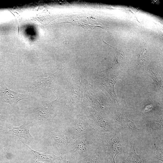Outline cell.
Listing matches in <instances>:
<instances>
[{"label": "cell", "mask_w": 163, "mask_h": 163, "mask_svg": "<svg viewBox=\"0 0 163 163\" xmlns=\"http://www.w3.org/2000/svg\"><path fill=\"white\" fill-rule=\"evenodd\" d=\"M71 129L76 139L78 137L94 130L88 120L82 116H80L78 118L73 128Z\"/></svg>", "instance_id": "12"}, {"label": "cell", "mask_w": 163, "mask_h": 163, "mask_svg": "<svg viewBox=\"0 0 163 163\" xmlns=\"http://www.w3.org/2000/svg\"><path fill=\"white\" fill-rule=\"evenodd\" d=\"M120 78L117 76H113L110 77L109 79H107V78H104L102 79V83L104 84V85L106 86L105 88L106 90L109 92L110 94L112 95L118 103L117 98L115 92L114 91V87L117 81L120 79Z\"/></svg>", "instance_id": "16"}, {"label": "cell", "mask_w": 163, "mask_h": 163, "mask_svg": "<svg viewBox=\"0 0 163 163\" xmlns=\"http://www.w3.org/2000/svg\"><path fill=\"white\" fill-rule=\"evenodd\" d=\"M151 156L154 158L163 162V139H160L157 142L154 143L152 149Z\"/></svg>", "instance_id": "17"}, {"label": "cell", "mask_w": 163, "mask_h": 163, "mask_svg": "<svg viewBox=\"0 0 163 163\" xmlns=\"http://www.w3.org/2000/svg\"><path fill=\"white\" fill-rule=\"evenodd\" d=\"M58 103V97L53 101L42 104L36 110V119L41 121H46L50 119L55 114Z\"/></svg>", "instance_id": "10"}, {"label": "cell", "mask_w": 163, "mask_h": 163, "mask_svg": "<svg viewBox=\"0 0 163 163\" xmlns=\"http://www.w3.org/2000/svg\"><path fill=\"white\" fill-rule=\"evenodd\" d=\"M101 147L107 163H116L117 155L125 151V147L118 129L100 135Z\"/></svg>", "instance_id": "3"}, {"label": "cell", "mask_w": 163, "mask_h": 163, "mask_svg": "<svg viewBox=\"0 0 163 163\" xmlns=\"http://www.w3.org/2000/svg\"><path fill=\"white\" fill-rule=\"evenodd\" d=\"M72 163H107L101 148L89 155L79 159L74 160Z\"/></svg>", "instance_id": "13"}, {"label": "cell", "mask_w": 163, "mask_h": 163, "mask_svg": "<svg viewBox=\"0 0 163 163\" xmlns=\"http://www.w3.org/2000/svg\"><path fill=\"white\" fill-rule=\"evenodd\" d=\"M130 148L127 158L124 159L121 163H145L144 160L138 155L135 149V142L132 140L129 141Z\"/></svg>", "instance_id": "14"}, {"label": "cell", "mask_w": 163, "mask_h": 163, "mask_svg": "<svg viewBox=\"0 0 163 163\" xmlns=\"http://www.w3.org/2000/svg\"><path fill=\"white\" fill-rule=\"evenodd\" d=\"M28 98V94L14 91L9 89L4 83H0V98L1 101L8 104L14 109L18 110V102Z\"/></svg>", "instance_id": "7"}, {"label": "cell", "mask_w": 163, "mask_h": 163, "mask_svg": "<svg viewBox=\"0 0 163 163\" xmlns=\"http://www.w3.org/2000/svg\"><path fill=\"white\" fill-rule=\"evenodd\" d=\"M73 81V84L70 85V96L72 102L75 104L82 101V95L81 90L79 89L80 81L79 79Z\"/></svg>", "instance_id": "15"}, {"label": "cell", "mask_w": 163, "mask_h": 163, "mask_svg": "<svg viewBox=\"0 0 163 163\" xmlns=\"http://www.w3.org/2000/svg\"><path fill=\"white\" fill-rule=\"evenodd\" d=\"M142 121L146 135L155 138L159 136L161 138L163 139L162 115L156 119H147Z\"/></svg>", "instance_id": "9"}, {"label": "cell", "mask_w": 163, "mask_h": 163, "mask_svg": "<svg viewBox=\"0 0 163 163\" xmlns=\"http://www.w3.org/2000/svg\"><path fill=\"white\" fill-rule=\"evenodd\" d=\"M34 163H44L43 162L38 161H36L34 162Z\"/></svg>", "instance_id": "20"}, {"label": "cell", "mask_w": 163, "mask_h": 163, "mask_svg": "<svg viewBox=\"0 0 163 163\" xmlns=\"http://www.w3.org/2000/svg\"><path fill=\"white\" fill-rule=\"evenodd\" d=\"M46 133L52 145L62 155L68 154L76 140L71 129L61 133L49 130L46 131Z\"/></svg>", "instance_id": "4"}, {"label": "cell", "mask_w": 163, "mask_h": 163, "mask_svg": "<svg viewBox=\"0 0 163 163\" xmlns=\"http://www.w3.org/2000/svg\"><path fill=\"white\" fill-rule=\"evenodd\" d=\"M103 114L92 112L88 121L94 131L100 134L108 133L118 129L112 118H107Z\"/></svg>", "instance_id": "5"}, {"label": "cell", "mask_w": 163, "mask_h": 163, "mask_svg": "<svg viewBox=\"0 0 163 163\" xmlns=\"http://www.w3.org/2000/svg\"><path fill=\"white\" fill-rule=\"evenodd\" d=\"M120 60L119 59V57L117 55L116 58L114 62L112 64L111 67L110 68H116L118 67V66H120V63L119 62Z\"/></svg>", "instance_id": "18"}, {"label": "cell", "mask_w": 163, "mask_h": 163, "mask_svg": "<svg viewBox=\"0 0 163 163\" xmlns=\"http://www.w3.org/2000/svg\"><path fill=\"white\" fill-rule=\"evenodd\" d=\"M112 114V117L120 132L124 133L130 140L135 142L140 140L146 135L142 120L133 119L117 110H115Z\"/></svg>", "instance_id": "2"}, {"label": "cell", "mask_w": 163, "mask_h": 163, "mask_svg": "<svg viewBox=\"0 0 163 163\" xmlns=\"http://www.w3.org/2000/svg\"><path fill=\"white\" fill-rule=\"evenodd\" d=\"M31 125L29 123H24L18 126H0V132L15 136L21 141L22 138H24L31 142L34 140V138L30 132Z\"/></svg>", "instance_id": "8"}, {"label": "cell", "mask_w": 163, "mask_h": 163, "mask_svg": "<svg viewBox=\"0 0 163 163\" xmlns=\"http://www.w3.org/2000/svg\"><path fill=\"white\" fill-rule=\"evenodd\" d=\"M3 149V147L2 145L0 144V151H1Z\"/></svg>", "instance_id": "21"}, {"label": "cell", "mask_w": 163, "mask_h": 163, "mask_svg": "<svg viewBox=\"0 0 163 163\" xmlns=\"http://www.w3.org/2000/svg\"><path fill=\"white\" fill-rule=\"evenodd\" d=\"M21 142L29 149L37 161L47 162L50 163H69L66 158L63 157L62 154L59 156H56L53 154H49L46 152H39L31 149L22 140Z\"/></svg>", "instance_id": "11"}, {"label": "cell", "mask_w": 163, "mask_h": 163, "mask_svg": "<svg viewBox=\"0 0 163 163\" xmlns=\"http://www.w3.org/2000/svg\"><path fill=\"white\" fill-rule=\"evenodd\" d=\"M100 135L93 130L78 137L68 154L74 160L87 156L101 148Z\"/></svg>", "instance_id": "1"}, {"label": "cell", "mask_w": 163, "mask_h": 163, "mask_svg": "<svg viewBox=\"0 0 163 163\" xmlns=\"http://www.w3.org/2000/svg\"><path fill=\"white\" fill-rule=\"evenodd\" d=\"M63 69L61 67L46 77L39 78L30 82L27 86V92H33L38 89L46 88L55 90L56 88L58 77Z\"/></svg>", "instance_id": "6"}, {"label": "cell", "mask_w": 163, "mask_h": 163, "mask_svg": "<svg viewBox=\"0 0 163 163\" xmlns=\"http://www.w3.org/2000/svg\"><path fill=\"white\" fill-rule=\"evenodd\" d=\"M5 120V117H4L0 114V121H4Z\"/></svg>", "instance_id": "19"}]
</instances>
